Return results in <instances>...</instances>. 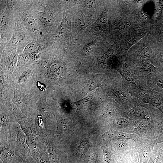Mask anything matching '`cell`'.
I'll return each instance as SVG.
<instances>
[{"label": "cell", "instance_id": "cell-11", "mask_svg": "<svg viewBox=\"0 0 163 163\" xmlns=\"http://www.w3.org/2000/svg\"><path fill=\"white\" fill-rule=\"evenodd\" d=\"M14 2L13 1H9L5 10L2 14L0 16V34L1 40L4 39L7 34V32L9 29L10 22V13L12 8L13 7Z\"/></svg>", "mask_w": 163, "mask_h": 163}, {"label": "cell", "instance_id": "cell-34", "mask_svg": "<svg viewBox=\"0 0 163 163\" xmlns=\"http://www.w3.org/2000/svg\"><path fill=\"white\" fill-rule=\"evenodd\" d=\"M90 101L89 98L86 97L77 101L74 102V104L79 106H83L88 102Z\"/></svg>", "mask_w": 163, "mask_h": 163}, {"label": "cell", "instance_id": "cell-9", "mask_svg": "<svg viewBox=\"0 0 163 163\" xmlns=\"http://www.w3.org/2000/svg\"><path fill=\"white\" fill-rule=\"evenodd\" d=\"M22 20L26 28L32 35L37 37L40 34L39 30L33 16L31 10L25 8L21 10Z\"/></svg>", "mask_w": 163, "mask_h": 163}, {"label": "cell", "instance_id": "cell-37", "mask_svg": "<svg viewBox=\"0 0 163 163\" xmlns=\"http://www.w3.org/2000/svg\"><path fill=\"white\" fill-rule=\"evenodd\" d=\"M21 163H37L36 162H34V161H33L30 159L29 158H24L23 160V159Z\"/></svg>", "mask_w": 163, "mask_h": 163}, {"label": "cell", "instance_id": "cell-6", "mask_svg": "<svg viewBox=\"0 0 163 163\" xmlns=\"http://www.w3.org/2000/svg\"><path fill=\"white\" fill-rule=\"evenodd\" d=\"M71 18L64 13L61 22L54 34L55 39L65 44L68 43L73 39L71 29Z\"/></svg>", "mask_w": 163, "mask_h": 163}, {"label": "cell", "instance_id": "cell-3", "mask_svg": "<svg viewBox=\"0 0 163 163\" xmlns=\"http://www.w3.org/2000/svg\"><path fill=\"white\" fill-rule=\"evenodd\" d=\"M163 119L161 120H144L135 127L133 133L140 139L155 142L163 131Z\"/></svg>", "mask_w": 163, "mask_h": 163}, {"label": "cell", "instance_id": "cell-22", "mask_svg": "<svg viewBox=\"0 0 163 163\" xmlns=\"http://www.w3.org/2000/svg\"><path fill=\"white\" fill-rule=\"evenodd\" d=\"M32 156L37 163H51L48 155L44 152L36 151L33 153Z\"/></svg>", "mask_w": 163, "mask_h": 163}, {"label": "cell", "instance_id": "cell-5", "mask_svg": "<svg viewBox=\"0 0 163 163\" xmlns=\"http://www.w3.org/2000/svg\"><path fill=\"white\" fill-rule=\"evenodd\" d=\"M20 52L18 49L10 47L6 48L1 52L0 72L7 82L18 67Z\"/></svg>", "mask_w": 163, "mask_h": 163}, {"label": "cell", "instance_id": "cell-14", "mask_svg": "<svg viewBox=\"0 0 163 163\" xmlns=\"http://www.w3.org/2000/svg\"><path fill=\"white\" fill-rule=\"evenodd\" d=\"M113 141L114 147L120 153L125 155L130 150L135 149L136 141L128 139H120Z\"/></svg>", "mask_w": 163, "mask_h": 163}, {"label": "cell", "instance_id": "cell-15", "mask_svg": "<svg viewBox=\"0 0 163 163\" xmlns=\"http://www.w3.org/2000/svg\"><path fill=\"white\" fill-rule=\"evenodd\" d=\"M26 34L24 28L20 26L17 27L8 43V47L16 48L25 40Z\"/></svg>", "mask_w": 163, "mask_h": 163}, {"label": "cell", "instance_id": "cell-31", "mask_svg": "<svg viewBox=\"0 0 163 163\" xmlns=\"http://www.w3.org/2000/svg\"><path fill=\"white\" fill-rule=\"evenodd\" d=\"M114 53V51L112 47H110L106 52L103 57V61H106L111 57Z\"/></svg>", "mask_w": 163, "mask_h": 163}, {"label": "cell", "instance_id": "cell-30", "mask_svg": "<svg viewBox=\"0 0 163 163\" xmlns=\"http://www.w3.org/2000/svg\"><path fill=\"white\" fill-rule=\"evenodd\" d=\"M88 161L89 163H98V157L95 151H93L90 154Z\"/></svg>", "mask_w": 163, "mask_h": 163}, {"label": "cell", "instance_id": "cell-1", "mask_svg": "<svg viewBox=\"0 0 163 163\" xmlns=\"http://www.w3.org/2000/svg\"><path fill=\"white\" fill-rule=\"evenodd\" d=\"M7 82L14 88L23 91L39 88V76L37 62L17 67Z\"/></svg>", "mask_w": 163, "mask_h": 163}, {"label": "cell", "instance_id": "cell-36", "mask_svg": "<svg viewBox=\"0 0 163 163\" xmlns=\"http://www.w3.org/2000/svg\"><path fill=\"white\" fill-rule=\"evenodd\" d=\"M157 85L159 88L163 89V80L160 79L158 80L156 82Z\"/></svg>", "mask_w": 163, "mask_h": 163}, {"label": "cell", "instance_id": "cell-19", "mask_svg": "<svg viewBox=\"0 0 163 163\" xmlns=\"http://www.w3.org/2000/svg\"><path fill=\"white\" fill-rule=\"evenodd\" d=\"M104 78L101 75H96L88 80L85 84L84 91L89 92L97 87H100L101 82Z\"/></svg>", "mask_w": 163, "mask_h": 163}, {"label": "cell", "instance_id": "cell-2", "mask_svg": "<svg viewBox=\"0 0 163 163\" xmlns=\"http://www.w3.org/2000/svg\"><path fill=\"white\" fill-rule=\"evenodd\" d=\"M155 108L149 104L137 100L133 108L123 111L121 115L132 121L136 126L144 120H161L163 118L160 113L161 112L157 111Z\"/></svg>", "mask_w": 163, "mask_h": 163}, {"label": "cell", "instance_id": "cell-40", "mask_svg": "<svg viewBox=\"0 0 163 163\" xmlns=\"http://www.w3.org/2000/svg\"><path fill=\"white\" fill-rule=\"evenodd\" d=\"M160 59L161 61L163 63V55H161L160 56Z\"/></svg>", "mask_w": 163, "mask_h": 163}, {"label": "cell", "instance_id": "cell-27", "mask_svg": "<svg viewBox=\"0 0 163 163\" xmlns=\"http://www.w3.org/2000/svg\"><path fill=\"white\" fill-rule=\"evenodd\" d=\"M96 41H93L87 44L84 47L82 51L81 54L84 57L89 55L92 50L93 48L96 44Z\"/></svg>", "mask_w": 163, "mask_h": 163}, {"label": "cell", "instance_id": "cell-32", "mask_svg": "<svg viewBox=\"0 0 163 163\" xmlns=\"http://www.w3.org/2000/svg\"><path fill=\"white\" fill-rule=\"evenodd\" d=\"M84 4L85 7L89 8L94 9L96 7V3L94 0H85Z\"/></svg>", "mask_w": 163, "mask_h": 163}, {"label": "cell", "instance_id": "cell-25", "mask_svg": "<svg viewBox=\"0 0 163 163\" xmlns=\"http://www.w3.org/2000/svg\"><path fill=\"white\" fill-rule=\"evenodd\" d=\"M48 156L52 163H59L60 157L56 151L53 147H49L48 149Z\"/></svg>", "mask_w": 163, "mask_h": 163}, {"label": "cell", "instance_id": "cell-7", "mask_svg": "<svg viewBox=\"0 0 163 163\" xmlns=\"http://www.w3.org/2000/svg\"><path fill=\"white\" fill-rule=\"evenodd\" d=\"M47 3L43 5V10L35 12L36 22L42 30L47 32L54 24L55 19L53 12Z\"/></svg>", "mask_w": 163, "mask_h": 163}, {"label": "cell", "instance_id": "cell-24", "mask_svg": "<svg viewBox=\"0 0 163 163\" xmlns=\"http://www.w3.org/2000/svg\"><path fill=\"white\" fill-rule=\"evenodd\" d=\"M125 156L126 159L125 163H140L138 153L135 149L130 150Z\"/></svg>", "mask_w": 163, "mask_h": 163}, {"label": "cell", "instance_id": "cell-38", "mask_svg": "<svg viewBox=\"0 0 163 163\" xmlns=\"http://www.w3.org/2000/svg\"><path fill=\"white\" fill-rule=\"evenodd\" d=\"M139 17L142 20H145L147 18V16L143 12H141L139 13Z\"/></svg>", "mask_w": 163, "mask_h": 163}, {"label": "cell", "instance_id": "cell-17", "mask_svg": "<svg viewBox=\"0 0 163 163\" xmlns=\"http://www.w3.org/2000/svg\"><path fill=\"white\" fill-rule=\"evenodd\" d=\"M78 14L77 23L79 28L82 30H84L88 26L92 25L93 19L92 15L88 16L84 14L82 11Z\"/></svg>", "mask_w": 163, "mask_h": 163}, {"label": "cell", "instance_id": "cell-18", "mask_svg": "<svg viewBox=\"0 0 163 163\" xmlns=\"http://www.w3.org/2000/svg\"><path fill=\"white\" fill-rule=\"evenodd\" d=\"M107 19L106 12L103 11L98 18L93 24V28L98 31L105 30L107 28Z\"/></svg>", "mask_w": 163, "mask_h": 163}, {"label": "cell", "instance_id": "cell-8", "mask_svg": "<svg viewBox=\"0 0 163 163\" xmlns=\"http://www.w3.org/2000/svg\"><path fill=\"white\" fill-rule=\"evenodd\" d=\"M155 144V142L142 139L136 141L135 149L138 153L140 163H148Z\"/></svg>", "mask_w": 163, "mask_h": 163}, {"label": "cell", "instance_id": "cell-39", "mask_svg": "<svg viewBox=\"0 0 163 163\" xmlns=\"http://www.w3.org/2000/svg\"><path fill=\"white\" fill-rule=\"evenodd\" d=\"M130 25V23L129 21L128 20H125L123 25L125 28L126 27H129Z\"/></svg>", "mask_w": 163, "mask_h": 163}, {"label": "cell", "instance_id": "cell-33", "mask_svg": "<svg viewBox=\"0 0 163 163\" xmlns=\"http://www.w3.org/2000/svg\"><path fill=\"white\" fill-rule=\"evenodd\" d=\"M145 36V34H142L133 38L131 40L129 43V47L132 46L137 43L140 39L142 38Z\"/></svg>", "mask_w": 163, "mask_h": 163}, {"label": "cell", "instance_id": "cell-21", "mask_svg": "<svg viewBox=\"0 0 163 163\" xmlns=\"http://www.w3.org/2000/svg\"><path fill=\"white\" fill-rule=\"evenodd\" d=\"M118 111V108L113 104L107 103L103 108L102 115L104 118H110L116 114Z\"/></svg>", "mask_w": 163, "mask_h": 163}, {"label": "cell", "instance_id": "cell-26", "mask_svg": "<svg viewBox=\"0 0 163 163\" xmlns=\"http://www.w3.org/2000/svg\"><path fill=\"white\" fill-rule=\"evenodd\" d=\"M102 149L104 161L106 163H111L112 157L110 149L106 145H103L102 147Z\"/></svg>", "mask_w": 163, "mask_h": 163}, {"label": "cell", "instance_id": "cell-13", "mask_svg": "<svg viewBox=\"0 0 163 163\" xmlns=\"http://www.w3.org/2000/svg\"><path fill=\"white\" fill-rule=\"evenodd\" d=\"M102 136L104 139L109 141L120 139H128L135 141L140 140L138 137L134 133H126L111 129L104 132Z\"/></svg>", "mask_w": 163, "mask_h": 163}, {"label": "cell", "instance_id": "cell-4", "mask_svg": "<svg viewBox=\"0 0 163 163\" xmlns=\"http://www.w3.org/2000/svg\"><path fill=\"white\" fill-rule=\"evenodd\" d=\"M13 89L14 96L12 102L26 114L33 110L41 94L45 91H42L40 88L26 91L13 88Z\"/></svg>", "mask_w": 163, "mask_h": 163}, {"label": "cell", "instance_id": "cell-10", "mask_svg": "<svg viewBox=\"0 0 163 163\" xmlns=\"http://www.w3.org/2000/svg\"><path fill=\"white\" fill-rule=\"evenodd\" d=\"M112 126L116 131L126 133H133L135 124L131 120L126 118L121 115L114 118L112 123Z\"/></svg>", "mask_w": 163, "mask_h": 163}, {"label": "cell", "instance_id": "cell-29", "mask_svg": "<svg viewBox=\"0 0 163 163\" xmlns=\"http://www.w3.org/2000/svg\"><path fill=\"white\" fill-rule=\"evenodd\" d=\"M140 55L142 58L148 59L151 57V53L148 48L145 47L142 48Z\"/></svg>", "mask_w": 163, "mask_h": 163}, {"label": "cell", "instance_id": "cell-28", "mask_svg": "<svg viewBox=\"0 0 163 163\" xmlns=\"http://www.w3.org/2000/svg\"><path fill=\"white\" fill-rule=\"evenodd\" d=\"M89 147V144L86 141L81 142L78 146V150L79 153L83 155L85 154L88 150Z\"/></svg>", "mask_w": 163, "mask_h": 163}, {"label": "cell", "instance_id": "cell-23", "mask_svg": "<svg viewBox=\"0 0 163 163\" xmlns=\"http://www.w3.org/2000/svg\"><path fill=\"white\" fill-rule=\"evenodd\" d=\"M57 131L59 133L66 132L69 127V123L66 120L60 117L57 118Z\"/></svg>", "mask_w": 163, "mask_h": 163}, {"label": "cell", "instance_id": "cell-12", "mask_svg": "<svg viewBox=\"0 0 163 163\" xmlns=\"http://www.w3.org/2000/svg\"><path fill=\"white\" fill-rule=\"evenodd\" d=\"M0 75V104H3L6 102L12 101L14 96V91L13 87L8 83L1 72Z\"/></svg>", "mask_w": 163, "mask_h": 163}, {"label": "cell", "instance_id": "cell-20", "mask_svg": "<svg viewBox=\"0 0 163 163\" xmlns=\"http://www.w3.org/2000/svg\"><path fill=\"white\" fill-rule=\"evenodd\" d=\"M163 162V149L160 145L155 144L152 153L148 163H162Z\"/></svg>", "mask_w": 163, "mask_h": 163}, {"label": "cell", "instance_id": "cell-16", "mask_svg": "<svg viewBox=\"0 0 163 163\" xmlns=\"http://www.w3.org/2000/svg\"><path fill=\"white\" fill-rule=\"evenodd\" d=\"M116 69L127 82L131 84L135 83L132 72L125 64L118 65Z\"/></svg>", "mask_w": 163, "mask_h": 163}, {"label": "cell", "instance_id": "cell-41", "mask_svg": "<svg viewBox=\"0 0 163 163\" xmlns=\"http://www.w3.org/2000/svg\"></svg>", "mask_w": 163, "mask_h": 163}, {"label": "cell", "instance_id": "cell-35", "mask_svg": "<svg viewBox=\"0 0 163 163\" xmlns=\"http://www.w3.org/2000/svg\"><path fill=\"white\" fill-rule=\"evenodd\" d=\"M163 143V131L157 139L155 144Z\"/></svg>", "mask_w": 163, "mask_h": 163}]
</instances>
